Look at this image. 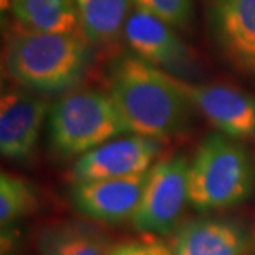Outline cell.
Listing matches in <instances>:
<instances>
[{
    "instance_id": "6da1fadb",
    "label": "cell",
    "mask_w": 255,
    "mask_h": 255,
    "mask_svg": "<svg viewBox=\"0 0 255 255\" xmlns=\"http://www.w3.org/2000/svg\"><path fill=\"white\" fill-rule=\"evenodd\" d=\"M107 82L108 95L130 133L163 140L190 127L194 107L177 80L133 53L111 61Z\"/></svg>"
},
{
    "instance_id": "7a4b0ae2",
    "label": "cell",
    "mask_w": 255,
    "mask_h": 255,
    "mask_svg": "<svg viewBox=\"0 0 255 255\" xmlns=\"http://www.w3.org/2000/svg\"><path fill=\"white\" fill-rule=\"evenodd\" d=\"M90 41L81 33H50L21 27L6 41L3 67L10 80L40 95L74 90L91 65Z\"/></svg>"
},
{
    "instance_id": "3957f363",
    "label": "cell",
    "mask_w": 255,
    "mask_h": 255,
    "mask_svg": "<svg viewBox=\"0 0 255 255\" xmlns=\"http://www.w3.org/2000/svg\"><path fill=\"white\" fill-rule=\"evenodd\" d=\"M255 189V162L238 140L211 133L196 150L189 172V199L197 210H221L246 201Z\"/></svg>"
},
{
    "instance_id": "277c9868",
    "label": "cell",
    "mask_w": 255,
    "mask_h": 255,
    "mask_svg": "<svg viewBox=\"0 0 255 255\" xmlns=\"http://www.w3.org/2000/svg\"><path fill=\"white\" fill-rule=\"evenodd\" d=\"M125 133L129 129L114 101L97 90L71 92L48 112L50 143L64 157L85 155Z\"/></svg>"
},
{
    "instance_id": "5b68a950",
    "label": "cell",
    "mask_w": 255,
    "mask_h": 255,
    "mask_svg": "<svg viewBox=\"0 0 255 255\" xmlns=\"http://www.w3.org/2000/svg\"><path fill=\"white\" fill-rule=\"evenodd\" d=\"M190 162L172 156L150 167L142 200L132 224L146 236H167L176 231L189 199Z\"/></svg>"
},
{
    "instance_id": "8992f818",
    "label": "cell",
    "mask_w": 255,
    "mask_h": 255,
    "mask_svg": "<svg viewBox=\"0 0 255 255\" xmlns=\"http://www.w3.org/2000/svg\"><path fill=\"white\" fill-rule=\"evenodd\" d=\"M122 31L130 53L156 68L183 81H189L199 73L189 46L163 20L135 9L128 14Z\"/></svg>"
},
{
    "instance_id": "52a82bcc",
    "label": "cell",
    "mask_w": 255,
    "mask_h": 255,
    "mask_svg": "<svg viewBox=\"0 0 255 255\" xmlns=\"http://www.w3.org/2000/svg\"><path fill=\"white\" fill-rule=\"evenodd\" d=\"M210 36L237 71L255 77V0H207Z\"/></svg>"
},
{
    "instance_id": "ba28073f",
    "label": "cell",
    "mask_w": 255,
    "mask_h": 255,
    "mask_svg": "<svg viewBox=\"0 0 255 255\" xmlns=\"http://www.w3.org/2000/svg\"><path fill=\"white\" fill-rule=\"evenodd\" d=\"M176 80L193 107L219 133L238 142H255L254 95L223 84L197 85Z\"/></svg>"
},
{
    "instance_id": "9c48e42d",
    "label": "cell",
    "mask_w": 255,
    "mask_h": 255,
    "mask_svg": "<svg viewBox=\"0 0 255 255\" xmlns=\"http://www.w3.org/2000/svg\"><path fill=\"white\" fill-rule=\"evenodd\" d=\"M162 140L142 135L119 136L80 156L73 169L74 182L136 176L150 170Z\"/></svg>"
},
{
    "instance_id": "30bf717a",
    "label": "cell",
    "mask_w": 255,
    "mask_h": 255,
    "mask_svg": "<svg viewBox=\"0 0 255 255\" xmlns=\"http://www.w3.org/2000/svg\"><path fill=\"white\" fill-rule=\"evenodd\" d=\"M48 104L26 88H7L0 98V152L24 162L34 155Z\"/></svg>"
},
{
    "instance_id": "8fae6325",
    "label": "cell",
    "mask_w": 255,
    "mask_h": 255,
    "mask_svg": "<svg viewBox=\"0 0 255 255\" xmlns=\"http://www.w3.org/2000/svg\"><path fill=\"white\" fill-rule=\"evenodd\" d=\"M149 170L128 177L74 182L71 200L84 216L117 224L135 216L142 200Z\"/></svg>"
},
{
    "instance_id": "7c38bea8",
    "label": "cell",
    "mask_w": 255,
    "mask_h": 255,
    "mask_svg": "<svg viewBox=\"0 0 255 255\" xmlns=\"http://www.w3.org/2000/svg\"><path fill=\"white\" fill-rule=\"evenodd\" d=\"M169 246L173 255H250L251 236L236 220L204 217L179 226Z\"/></svg>"
},
{
    "instance_id": "4fadbf2b",
    "label": "cell",
    "mask_w": 255,
    "mask_h": 255,
    "mask_svg": "<svg viewBox=\"0 0 255 255\" xmlns=\"http://www.w3.org/2000/svg\"><path fill=\"white\" fill-rule=\"evenodd\" d=\"M37 247L40 255H105L111 246L91 224L63 221L41 230Z\"/></svg>"
},
{
    "instance_id": "5bb4252c",
    "label": "cell",
    "mask_w": 255,
    "mask_h": 255,
    "mask_svg": "<svg viewBox=\"0 0 255 255\" xmlns=\"http://www.w3.org/2000/svg\"><path fill=\"white\" fill-rule=\"evenodd\" d=\"M10 9L21 27L50 33H81L75 0H10Z\"/></svg>"
},
{
    "instance_id": "9a60e30c",
    "label": "cell",
    "mask_w": 255,
    "mask_h": 255,
    "mask_svg": "<svg viewBox=\"0 0 255 255\" xmlns=\"http://www.w3.org/2000/svg\"><path fill=\"white\" fill-rule=\"evenodd\" d=\"M81 33L91 44L112 43L124 30L130 0H75Z\"/></svg>"
},
{
    "instance_id": "2e32d148",
    "label": "cell",
    "mask_w": 255,
    "mask_h": 255,
    "mask_svg": "<svg viewBox=\"0 0 255 255\" xmlns=\"http://www.w3.org/2000/svg\"><path fill=\"white\" fill-rule=\"evenodd\" d=\"M38 206L36 187L27 180L1 172L0 176V224L9 230L11 226L36 211Z\"/></svg>"
},
{
    "instance_id": "e0dca14e",
    "label": "cell",
    "mask_w": 255,
    "mask_h": 255,
    "mask_svg": "<svg viewBox=\"0 0 255 255\" xmlns=\"http://www.w3.org/2000/svg\"><path fill=\"white\" fill-rule=\"evenodd\" d=\"M135 9L163 20L174 28H186L193 18V0H130Z\"/></svg>"
},
{
    "instance_id": "ac0fdd59",
    "label": "cell",
    "mask_w": 255,
    "mask_h": 255,
    "mask_svg": "<svg viewBox=\"0 0 255 255\" xmlns=\"http://www.w3.org/2000/svg\"><path fill=\"white\" fill-rule=\"evenodd\" d=\"M105 255H173L170 246L164 244L156 236H146L128 240L110 247Z\"/></svg>"
},
{
    "instance_id": "d6986e66",
    "label": "cell",
    "mask_w": 255,
    "mask_h": 255,
    "mask_svg": "<svg viewBox=\"0 0 255 255\" xmlns=\"http://www.w3.org/2000/svg\"><path fill=\"white\" fill-rule=\"evenodd\" d=\"M251 255H255V228L254 233L251 234Z\"/></svg>"
}]
</instances>
